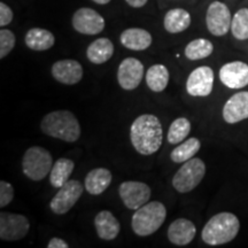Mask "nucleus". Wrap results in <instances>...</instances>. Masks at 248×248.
Wrapping results in <instances>:
<instances>
[{
	"label": "nucleus",
	"mask_w": 248,
	"mask_h": 248,
	"mask_svg": "<svg viewBox=\"0 0 248 248\" xmlns=\"http://www.w3.org/2000/svg\"><path fill=\"white\" fill-rule=\"evenodd\" d=\"M130 140L139 154L156 153L163 142V128L159 117L153 114L138 116L130 126Z\"/></svg>",
	"instance_id": "nucleus-1"
},
{
	"label": "nucleus",
	"mask_w": 248,
	"mask_h": 248,
	"mask_svg": "<svg viewBox=\"0 0 248 248\" xmlns=\"http://www.w3.org/2000/svg\"><path fill=\"white\" fill-rule=\"evenodd\" d=\"M40 129L48 137L66 142H75L79 139L80 124L69 110H55L46 114L40 122Z\"/></svg>",
	"instance_id": "nucleus-2"
},
{
	"label": "nucleus",
	"mask_w": 248,
	"mask_h": 248,
	"mask_svg": "<svg viewBox=\"0 0 248 248\" xmlns=\"http://www.w3.org/2000/svg\"><path fill=\"white\" fill-rule=\"evenodd\" d=\"M240 230V221L234 214L229 212L214 215L201 232L203 243L209 246H219L230 243L237 237Z\"/></svg>",
	"instance_id": "nucleus-3"
},
{
	"label": "nucleus",
	"mask_w": 248,
	"mask_h": 248,
	"mask_svg": "<svg viewBox=\"0 0 248 248\" xmlns=\"http://www.w3.org/2000/svg\"><path fill=\"white\" fill-rule=\"evenodd\" d=\"M167 217L166 206L160 201H148L136 210L131 218L132 231L139 237H148L162 226Z\"/></svg>",
	"instance_id": "nucleus-4"
},
{
	"label": "nucleus",
	"mask_w": 248,
	"mask_h": 248,
	"mask_svg": "<svg viewBox=\"0 0 248 248\" xmlns=\"http://www.w3.org/2000/svg\"><path fill=\"white\" fill-rule=\"evenodd\" d=\"M52 167L53 157L51 152L44 147H29L22 157L23 173L33 182L43 181L51 172Z\"/></svg>",
	"instance_id": "nucleus-5"
},
{
	"label": "nucleus",
	"mask_w": 248,
	"mask_h": 248,
	"mask_svg": "<svg viewBox=\"0 0 248 248\" xmlns=\"http://www.w3.org/2000/svg\"><path fill=\"white\" fill-rule=\"evenodd\" d=\"M206 175V164L199 157H192L183 163L172 178V186L179 193L193 191Z\"/></svg>",
	"instance_id": "nucleus-6"
},
{
	"label": "nucleus",
	"mask_w": 248,
	"mask_h": 248,
	"mask_svg": "<svg viewBox=\"0 0 248 248\" xmlns=\"http://www.w3.org/2000/svg\"><path fill=\"white\" fill-rule=\"evenodd\" d=\"M84 188L80 182L69 179L66 184L59 188L57 194L49 202V208L55 215H64L77 203V201L82 197Z\"/></svg>",
	"instance_id": "nucleus-7"
},
{
	"label": "nucleus",
	"mask_w": 248,
	"mask_h": 248,
	"mask_svg": "<svg viewBox=\"0 0 248 248\" xmlns=\"http://www.w3.org/2000/svg\"><path fill=\"white\" fill-rule=\"evenodd\" d=\"M119 194L126 208L137 210L150 201L152 191L146 183L126 181L120 185Z\"/></svg>",
	"instance_id": "nucleus-8"
},
{
	"label": "nucleus",
	"mask_w": 248,
	"mask_h": 248,
	"mask_svg": "<svg viewBox=\"0 0 248 248\" xmlns=\"http://www.w3.org/2000/svg\"><path fill=\"white\" fill-rule=\"evenodd\" d=\"M30 230V222L26 216L14 213L0 214V238L5 241L23 239Z\"/></svg>",
	"instance_id": "nucleus-9"
},
{
	"label": "nucleus",
	"mask_w": 248,
	"mask_h": 248,
	"mask_svg": "<svg viewBox=\"0 0 248 248\" xmlns=\"http://www.w3.org/2000/svg\"><path fill=\"white\" fill-rule=\"evenodd\" d=\"M232 16L228 6L221 1H214L206 13L207 29L213 36L222 37L231 30Z\"/></svg>",
	"instance_id": "nucleus-10"
},
{
	"label": "nucleus",
	"mask_w": 248,
	"mask_h": 248,
	"mask_svg": "<svg viewBox=\"0 0 248 248\" xmlns=\"http://www.w3.org/2000/svg\"><path fill=\"white\" fill-rule=\"evenodd\" d=\"M71 23L77 32L89 36L98 35L106 26L105 18L97 11L89 7L77 9L71 18Z\"/></svg>",
	"instance_id": "nucleus-11"
},
{
	"label": "nucleus",
	"mask_w": 248,
	"mask_h": 248,
	"mask_svg": "<svg viewBox=\"0 0 248 248\" xmlns=\"http://www.w3.org/2000/svg\"><path fill=\"white\" fill-rule=\"evenodd\" d=\"M214 70L208 66L195 68L186 79V91L192 97H208L214 88Z\"/></svg>",
	"instance_id": "nucleus-12"
},
{
	"label": "nucleus",
	"mask_w": 248,
	"mask_h": 248,
	"mask_svg": "<svg viewBox=\"0 0 248 248\" xmlns=\"http://www.w3.org/2000/svg\"><path fill=\"white\" fill-rule=\"evenodd\" d=\"M144 76V64L136 58H126L117 68V82L125 91H133L140 85Z\"/></svg>",
	"instance_id": "nucleus-13"
},
{
	"label": "nucleus",
	"mask_w": 248,
	"mask_h": 248,
	"mask_svg": "<svg viewBox=\"0 0 248 248\" xmlns=\"http://www.w3.org/2000/svg\"><path fill=\"white\" fill-rule=\"evenodd\" d=\"M222 84L232 90H240L248 85V64L244 61H232L219 69Z\"/></svg>",
	"instance_id": "nucleus-14"
},
{
	"label": "nucleus",
	"mask_w": 248,
	"mask_h": 248,
	"mask_svg": "<svg viewBox=\"0 0 248 248\" xmlns=\"http://www.w3.org/2000/svg\"><path fill=\"white\" fill-rule=\"evenodd\" d=\"M52 76L57 82L64 85H75L83 78V67L74 59L59 60L52 66Z\"/></svg>",
	"instance_id": "nucleus-15"
},
{
	"label": "nucleus",
	"mask_w": 248,
	"mask_h": 248,
	"mask_svg": "<svg viewBox=\"0 0 248 248\" xmlns=\"http://www.w3.org/2000/svg\"><path fill=\"white\" fill-rule=\"evenodd\" d=\"M223 120L229 124L248 119V91L234 93L228 99L222 109Z\"/></svg>",
	"instance_id": "nucleus-16"
},
{
	"label": "nucleus",
	"mask_w": 248,
	"mask_h": 248,
	"mask_svg": "<svg viewBox=\"0 0 248 248\" xmlns=\"http://www.w3.org/2000/svg\"><path fill=\"white\" fill-rule=\"evenodd\" d=\"M197 228L194 223L187 218H177L169 225L168 239L176 246H186L194 239Z\"/></svg>",
	"instance_id": "nucleus-17"
},
{
	"label": "nucleus",
	"mask_w": 248,
	"mask_h": 248,
	"mask_svg": "<svg viewBox=\"0 0 248 248\" xmlns=\"http://www.w3.org/2000/svg\"><path fill=\"white\" fill-rule=\"evenodd\" d=\"M94 228L102 240H114L121 231L119 219L109 210H101L94 217Z\"/></svg>",
	"instance_id": "nucleus-18"
},
{
	"label": "nucleus",
	"mask_w": 248,
	"mask_h": 248,
	"mask_svg": "<svg viewBox=\"0 0 248 248\" xmlns=\"http://www.w3.org/2000/svg\"><path fill=\"white\" fill-rule=\"evenodd\" d=\"M121 44L131 51H144L152 45L153 38L147 30L141 28H129L121 33Z\"/></svg>",
	"instance_id": "nucleus-19"
},
{
	"label": "nucleus",
	"mask_w": 248,
	"mask_h": 248,
	"mask_svg": "<svg viewBox=\"0 0 248 248\" xmlns=\"http://www.w3.org/2000/svg\"><path fill=\"white\" fill-rule=\"evenodd\" d=\"M113 175L106 168L92 169L86 175L84 187L91 195H100L109 187Z\"/></svg>",
	"instance_id": "nucleus-20"
},
{
	"label": "nucleus",
	"mask_w": 248,
	"mask_h": 248,
	"mask_svg": "<svg viewBox=\"0 0 248 248\" xmlns=\"http://www.w3.org/2000/svg\"><path fill=\"white\" fill-rule=\"evenodd\" d=\"M24 43L32 51H47L53 47L55 37L51 31L43 29V28H32L28 31L24 37Z\"/></svg>",
	"instance_id": "nucleus-21"
},
{
	"label": "nucleus",
	"mask_w": 248,
	"mask_h": 248,
	"mask_svg": "<svg viewBox=\"0 0 248 248\" xmlns=\"http://www.w3.org/2000/svg\"><path fill=\"white\" fill-rule=\"evenodd\" d=\"M114 54V44L108 38H98L92 42L86 49L88 60L94 64L107 62Z\"/></svg>",
	"instance_id": "nucleus-22"
},
{
	"label": "nucleus",
	"mask_w": 248,
	"mask_h": 248,
	"mask_svg": "<svg viewBox=\"0 0 248 248\" xmlns=\"http://www.w3.org/2000/svg\"><path fill=\"white\" fill-rule=\"evenodd\" d=\"M163 26L169 33L183 32L191 26V15L183 8L170 9L164 15Z\"/></svg>",
	"instance_id": "nucleus-23"
},
{
	"label": "nucleus",
	"mask_w": 248,
	"mask_h": 248,
	"mask_svg": "<svg viewBox=\"0 0 248 248\" xmlns=\"http://www.w3.org/2000/svg\"><path fill=\"white\" fill-rule=\"evenodd\" d=\"M75 169V163L73 160L67 159V157H60L55 161L52 167L51 172H49V183L55 188H60L69 181L71 173Z\"/></svg>",
	"instance_id": "nucleus-24"
},
{
	"label": "nucleus",
	"mask_w": 248,
	"mask_h": 248,
	"mask_svg": "<svg viewBox=\"0 0 248 248\" xmlns=\"http://www.w3.org/2000/svg\"><path fill=\"white\" fill-rule=\"evenodd\" d=\"M169 70L163 64H153L146 73V84L151 91L160 93L166 90L169 83Z\"/></svg>",
	"instance_id": "nucleus-25"
},
{
	"label": "nucleus",
	"mask_w": 248,
	"mask_h": 248,
	"mask_svg": "<svg viewBox=\"0 0 248 248\" xmlns=\"http://www.w3.org/2000/svg\"><path fill=\"white\" fill-rule=\"evenodd\" d=\"M200 147L201 142L199 139L195 137L188 138L178 144L177 147L173 148L171 154H170V159L175 163H184L194 157V155L200 151Z\"/></svg>",
	"instance_id": "nucleus-26"
},
{
	"label": "nucleus",
	"mask_w": 248,
	"mask_h": 248,
	"mask_svg": "<svg viewBox=\"0 0 248 248\" xmlns=\"http://www.w3.org/2000/svg\"><path fill=\"white\" fill-rule=\"evenodd\" d=\"M214 52L213 43L208 39L198 38L188 43L185 47V57L191 61L202 60L212 55Z\"/></svg>",
	"instance_id": "nucleus-27"
},
{
	"label": "nucleus",
	"mask_w": 248,
	"mask_h": 248,
	"mask_svg": "<svg viewBox=\"0 0 248 248\" xmlns=\"http://www.w3.org/2000/svg\"><path fill=\"white\" fill-rule=\"evenodd\" d=\"M191 132V122L186 117H178L170 124L168 133H167V140L171 145L181 144L187 138Z\"/></svg>",
	"instance_id": "nucleus-28"
},
{
	"label": "nucleus",
	"mask_w": 248,
	"mask_h": 248,
	"mask_svg": "<svg viewBox=\"0 0 248 248\" xmlns=\"http://www.w3.org/2000/svg\"><path fill=\"white\" fill-rule=\"evenodd\" d=\"M231 32L235 39H248V8H240L232 17Z\"/></svg>",
	"instance_id": "nucleus-29"
},
{
	"label": "nucleus",
	"mask_w": 248,
	"mask_h": 248,
	"mask_svg": "<svg viewBox=\"0 0 248 248\" xmlns=\"http://www.w3.org/2000/svg\"><path fill=\"white\" fill-rule=\"evenodd\" d=\"M15 35L11 30L4 29L0 30V59H4L5 57L13 51L15 46Z\"/></svg>",
	"instance_id": "nucleus-30"
},
{
	"label": "nucleus",
	"mask_w": 248,
	"mask_h": 248,
	"mask_svg": "<svg viewBox=\"0 0 248 248\" xmlns=\"http://www.w3.org/2000/svg\"><path fill=\"white\" fill-rule=\"evenodd\" d=\"M14 198V187L11 183L1 181L0 182V207L8 206Z\"/></svg>",
	"instance_id": "nucleus-31"
},
{
	"label": "nucleus",
	"mask_w": 248,
	"mask_h": 248,
	"mask_svg": "<svg viewBox=\"0 0 248 248\" xmlns=\"http://www.w3.org/2000/svg\"><path fill=\"white\" fill-rule=\"evenodd\" d=\"M14 13L12 8L5 2H0V26L2 28L8 26L13 21Z\"/></svg>",
	"instance_id": "nucleus-32"
},
{
	"label": "nucleus",
	"mask_w": 248,
	"mask_h": 248,
	"mask_svg": "<svg viewBox=\"0 0 248 248\" xmlns=\"http://www.w3.org/2000/svg\"><path fill=\"white\" fill-rule=\"evenodd\" d=\"M47 247L48 248H68L69 247V245L67 244V241L61 239V238L54 237L49 240Z\"/></svg>",
	"instance_id": "nucleus-33"
},
{
	"label": "nucleus",
	"mask_w": 248,
	"mask_h": 248,
	"mask_svg": "<svg viewBox=\"0 0 248 248\" xmlns=\"http://www.w3.org/2000/svg\"><path fill=\"white\" fill-rule=\"evenodd\" d=\"M126 4L129 6H131L133 8H140L142 6L146 5V2L148 0H125Z\"/></svg>",
	"instance_id": "nucleus-34"
},
{
	"label": "nucleus",
	"mask_w": 248,
	"mask_h": 248,
	"mask_svg": "<svg viewBox=\"0 0 248 248\" xmlns=\"http://www.w3.org/2000/svg\"><path fill=\"white\" fill-rule=\"evenodd\" d=\"M92 1H94L98 5H106L108 2H110V0H92Z\"/></svg>",
	"instance_id": "nucleus-35"
}]
</instances>
